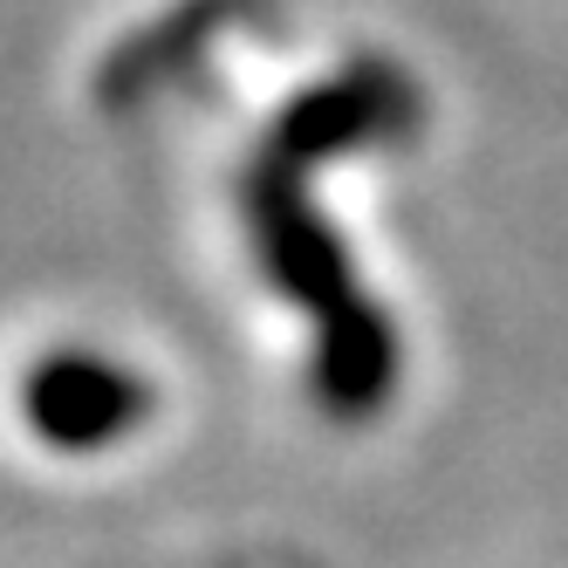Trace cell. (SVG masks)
Here are the masks:
<instances>
[{"label":"cell","instance_id":"cell-5","mask_svg":"<svg viewBox=\"0 0 568 568\" xmlns=\"http://www.w3.org/2000/svg\"><path fill=\"white\" fill-rule=\"evenodd\" d=\"M254 8H261V0H179L172 14L144 21L138 34H124V42L103 55V69H97V97H103V103H116V110L144 103L158 83L185 75L199 55L220 42L226 28H240Z\"/></svg>","mask_w":568,"mask_h":568},{"label":"cell","instance_id":"cell-2","mask_svg":"<svg viewBox=\"0 0 568 568\" xmlns=\"http://www.w3.org/2000/svg\"><path fill=\"white\" fill-rule=\"evenodd\" d=\"M418 116H425V97L412 75L390 55H363L343 75H329V83H308L281 103L267 116L261 151L288 172H315V165L349 158L363 144H404L418 131Z\"/></svg>","mask_w":568,"mask_h":568},{"label":"cell","instance_id":"cell-3","mask_svg":"<svg viewBox=\"0 0 568 568\" xmlns=\"http://www.w3.org/2000/svg\"><path fill=\"white\" fill-rule=\"evenodd\" d=\"M151 404L158 390L131 363L97 356V349H55L21 384V418L55 453H103V445L131 438L151 418Z\"/></svg>","mask_w":568,"mask_h":568},{"label":"cell","instance_id":"cell-4","mask_svg":"<svg viewBox=\"0 0 568 568\" xmlns=\"http://www.w3.org/2000/svg\"><path fill=\"white\" fill-rule=\"evenodd\" d=\"M397 371H404V343L377 302L322 322L308 343V397L336 425H371L397 390Z\"/></svg>","mask_w":568,"mask_h":568},{"label":"cell","instance_id":"cell-1","mask_svg":"<svg viewBox=\"0 0 568 568\" xmlns=\"http://www.w3.org/2000/svg\"><path fill=\"white\" fill-rule=\"evenodd\" d=\"M240 220H247L254 261L274 281V295L295 302L315 329L371 302L356 267H349V247L336 240V226L315 213L308 172H288V165H274L267 151H254V165L240 172Z\"/></svg>","mask_w":568,"mask_h":568}]
</instances>
